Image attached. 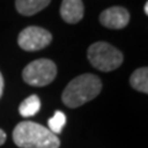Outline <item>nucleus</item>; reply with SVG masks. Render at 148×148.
<instances>
[{"label": "nucleus", "instance_id": "obj_13", "mask_svg": "<svg viewBox=\"0 0 148 148\" xmlns=\"http://www.w3.org/2000/svg\"><path fill=\"white\" fill-rule=\"evenodd\" d=\"M3 91H4V79H3L1 73H0V98L3 95Z\"/></svg>", "mask_w": 148, "mask_h": 148}, {"label": "nucleus", "instance_id": "obj_6", "mask_svg": "<svg viewBox=\"0 0 148 148\" xmlns=\"http://www.w3.org/2000/svg\"><path fill=\"white\" fill-rule=\"evenodd\" d=\"M130 21V14L122 6H112L100 14V24L112 30L126 27Z\"/></svg>", "mask_w": 148, "mask_h": 148}, {"label": "nucleus", "instance_id": "obj_4", "mask_svg": "<svg viewBox=\"0 0 148 148\" xmlns=\"http://www.w3.org/2000/svg\"><path fill=\"white\" fill-rule=\"evenodd\" d=\"M57 67L54 62L47 58H41L29 63L22 71V79L29 85L46 86L54 80Z\"/></svg>", "mask_w": 148, "mask_h": 148}, {"label": "nucleus", "instance_id": "obj_2", "mask_svg": "<svg viewBox=\"0 0 148 148\" xmlns=\"http://www.w3.org/2000/svg\"><path fill=\"white\" fill-rule=\"evenodd\" d=\"M103 89L100 78L94 74L86 73L78 75L64 89L62 94V101L71 109H75L84 105L88 101L95 99Z\"/></svg>", "mask_w": 148, "mask_h": 148}, {"label": "nucleus", "instance_id": "obj_8", "mask_svg": "<svg viewBox=\"0 0 148 148\" xmlns=\"http://www.w3.org/2000/svg\"><path fill=\"white\" fill-rule=\"evenodd\" d=\"M51 0H16V10L25 16H31L48 6Z\"/></svg>", "mask_w": 148, "mask_h": 148}, {"label": "nucleus", "instance_id": "obj_11", "mask_svg": "<svg viewBox=\"0 0 148 148\" xmlns=\"http://www.w3.org/2000/svg\"><path fill=\"white\" fill-rule=\"evenodd\" d=\"M67 117L62 111H56L54 115L48 120V130L54 135H59L66 125Z\"/></svg>", "mask_w": 148, "mask_h": 148}, {"label": "nucleus", "instance_id": "obj_12", "mask_svg": "<svg viewBox=\"0 0 148 148\" xmlns=\"http://www.w3.org/2000/svg\"><path fill=\"white\" fill-rule=\"evenodd\" d=\"M5 141H6V133L0 128V146H3L5 143Z\"/></svg>", "mask_w": 148, "mask_h": 148}, {"label": "nucleus", "instance_id": "obj_9", "mask_svg": "<svg viewBox=\"0 0 148 148\" xmlns=\"http://www.w3.org/2000/svg\"><path fill=\"white\" fill-rule=\"evenodd\" d=\"M130 84L137 91L148 92V68L143 67V68H138L135 72L131 74L130 78Z\"/></svg>", "mask_w": 148, "mask_h": 148}, {"label": "nucleus", "instance_id": "obj_7", "mask_svg": "<svg viewBox=\"0 0 148 148\" xmlns=\"http://www.w3.org/2000/svg\"><path fill=\"white\" fill-rule=\"evenodd\" d=\"M61 16L68 24H77L84 16V4L82 0H63Z\"/></svg>", "mask_w": 148, "mask_h": 148}, {"label": "nucleus", "instance_id": "obj_1", "mask_svg": "<svg viewBox=\"0 0 148 148\" xmlns=\"http://www.w3.org/2000/svg\"><path fill=\"white\" fill-rule=\"evenodd\" d=\"M12 140L20 148H59L61 141L47 127L32 121L16 125L12 131Z\"/></svg>", "mask_w": 148, "mask_h": 148}, {"label": "nucleus", "instance_id": "obj_3", "mask_svg": "<svg viewBox=\"0 0 148 148\" xmlns=\"http://www.w3.org/2000/svg\"><path fill=\"white\" fill-rule=\"evenodd\" d=\"M88 59L91 66L99 71L111 72L122 64L123 54L108 42H95L88 49Z\"/></svg>", "mask_w": 148, "mask_h": 148}, {"label": "nucleus", "instance_id": "obj_14", "mask_svg": "<svg viewBox=\"0 0 148 148\" xmlns=\"http://www.w3.org/2000/svg\"><path fill=\"white\" fill-rule=\"evenodd\" d=\"M145 14H146V15H148V3L145 4Z\"/></svg>", "mask_w": 148, "mask_h": 148}, {"label": "nucleus", "instance_id": "obj_5", "mask_svg": "<svg viewBox=\"0 0 148 148\" xmlns=\"http://www.w3.org/2000/svg\"><path fill=\"white\" fill-rule=\"evenodd\" d=\"M52 42L51 32L38 26H29L24 29L17 37V43L24 51H40Z\"/></svg>", "mask_w": 148, "mask_h": 148}, {"label": "nucleus", "instance_id": "obj_10", "mask_svg": "<svg viewBox=\"0 0 148 148\" xmlns=\"http://www.w3.org/2000/svg\"><path fill=\"white\" fill-rule=\"evenodd\" d=\"M41 109V100L37 95H30L18 106V112L24 117H31L36 115Z\"/></svg>", "mask_w": 148, "mask_h": 148}]
</instances>
